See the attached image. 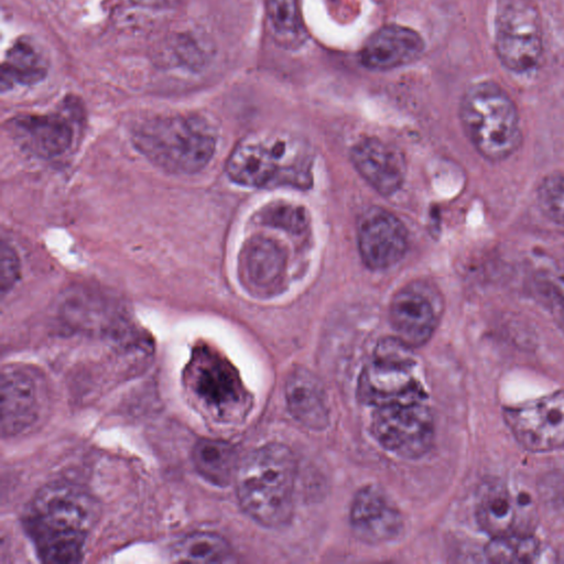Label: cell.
<instances>
[{"label": "cell", "instance_id": "6da1fadb", "mask_svg": "<svg viewBox=\"0 0 564 564\" xmlns=\"http://www.w3.org/2000/svg\"><path fill=\"white\" fill-rule=\"evenodd\" d=\"M97 511L93 497L76 485L57 481L40 489L31 502L26 528L42 561L78 562Z\"/></svg>", "mask_w": 564, "mask_h": 564}, {"label": "cell", "instance_id": "7a4b0ae2", "mask_svg": "<svg viewBox=\"0 0 564 564\" xmlns=\"http://www.w3.org/2000/svg\"><path fill=\"white\" fill-rule=\"evenodd\" d=\"M295 471L294 456L282 444H267L249 453L235 476L243 511L264 527L285 525L293 514Z\"/></svg>", "mask_w": 564, "mask_h": 564}, {"label": "cell", "instance_id": "3957f363", "mask_svg": "<svg viewBox=\"0 0 564 564\" xmlns=\"http://www.w3.org/2000/svg\"><path fill=\"white\" fill-rule=\"evenodd\" d=\"M312 154L305 143L289 134L259 135L241 141L227 162L231 181L248 187L312 183Z\"/></svg>", "mask_w": 564, "mask_h": 564}, {"label": "cell", "instance_id": "277c9868", "mask_svg": "<svg viewBox=\"0 0 564 564\" xmlns=\"http://www.w3.org/2000/svg\"><path fill=\"white\" fill-rule=\"evenodd\" d=\"M459 118L471 144L488 161L508 159L522 143L517 105L506 89L492 80L477 82L466 89Z\"/></svg>", "mask_w": 564, "mask_h": 564}, {"label": "cell", "instance_id": "5b68a950", "mask_svg": "<svg viewBox=\"0 0 564 564\" xmlns=\"http://www.w3.org/2000/svg\"><path fill=\"white\" fill-rule=\"evenodd\" d=\"M133 142L149 161L175 174L200 171L216 148L212 127L196 116L150 119L134 130Z\"/></svg>", "mask_w": 564, "mask_h": 564}, {"label": "cell", "instance_id": "8992f818", "mask_svg": "<svg viewBox=\"0 0 564 564\" xmlns=\"http://www.w3.org/2000/svg\"><path fill=\"white\" fill-rule=\"evenodd\" d=\"M494 46L501 64L514 73L534 68L543 53V28L532 0H499Z\"/></svg>", "mask_w": 564, "mask_h": 564}, {"label": "cell", "instance_id": "52a82bcc", "mask_svg": "<svg viewBox=\"0 0 564 564\" xmlns=\"http://www.w3.org/2000/svg\"><path fill=\"white\" fill-rule=\"evenodd\" d=\"M424 398L376 406L371 431L386 449L405 458H417L431 447L434 421Z\"/></svg>", "mask_w": 564, "mask_h": 564}, {"label": "cell", "instance_id": "ba28073f", "mask_svg": "<svg viewBox=\"0 0 564 564\" xmlns=\"http://www.w3.org/2000/svg\"><path fill=\"white\" fill-rule=\"evenodd\" d=\"M410 347L398 338L384 341L376 358L362 372L359 394L376 406L386 403L424 398L422 388L412 372Z\"/></svg>", "mask_w": 564, "mask_h": 564}, {"label": "cell", "instance_id": "9c48e42d", "mask_svg": "<svg viewBox=\"0 0 564 564\" xmlns=\"http://www.w3.org/2000/svg\"><path fill=\"white\" fill-rule=\"evenodd\" d=\"M503 419L518 443L528 451L564 447V391L506 408Z\"/></svg>", "mask_w": 564, "mask_h": 564}, {"label": "cell", "instance_id": "30bf717a", "mask_svg": "<svg viewBox=\"0 0 564 564\" xmlns=\"http://www.w3.org/2000/svg\"><path fill=\"white\" fill-rule=\"evenodd\" d=\"M438 295L423 282L399 290L390 304V322L397 338L410 348L424 345L432 336L438 315Z\"/></svg>", "mask_w": 564, "mask_h": 564}, {"label": "cell", "instance_id": "8fae6325", "mask_svg": "<svg viewBox=\"0 0 564 564\" xmlns=\"http://www.w3.org/2000/svg\"><path fill=\"white\" fill-rule=\"evenodd\" d=\"M357 241L360 257L370 269H387L405 253L408 232L392 213L372 207L359 219Z\"/></svg>", "mask_w": 564, "mask_h": 564}, {"label": "cell", "instance_id": "7c38bea8", "mask_svg": "<svg viewBox=\"0 0 564 564\" xmlns=\"http://www.w3.org/2000/svg\"><path fill=\"white\" fill-rule=\"evenodd\" d=\"M480 528L494 536L529 533L533 509L530 497L513 494L505 485H491L482 494L476 512Z\"/></svg>", "mask_w": 564, "mask_h": 564}, {"label": "cell", "instance_id": "4fadbf2b", "mask_svg": "<svg viewBox=\"0 0 564 564\" xmlns=\"http://www.w3.org/2000/svg\"><path fill=\"white\" fill-rule=\"evenodd\" d=\"M350 524L361 541L377 544L394 539L402 529V517L386 495L376 487L360 489L351 503Z\"/></svg>", "mask_w": 564, "mask_h": 564}, {"label": "cell", "instance_id": "5bb4252c", "mask_svg": "<svg viewBox=\"0 0 564 564\" xmlns=\"http://www.w3.org/2000/svg\"><path fill=\"white\" fill-rule=\"evenodd\" d=\"M424 42L414 30L391 24L377 30L360 51L361 64L376 70L395 68L415 61Z\"/></svg>", "mask_w": 564, "mask_h": 564}, {"label": "cell", "instance_id": "9a60e30c", "mask_svg": "<svg viewBox=\"0 0 564 564\" xmlns=\"http://www.w3.org/2000/svg\"><path fill=\"white\" fill-rule=\"evenodd\" d=\"M350 156L359 174L379 193L391 195L401 187L405 165L392 145L373 138L364 139L352 148Z\"/></svg>", "mask_w": 564, "mask_h": 564}, {"label": "cell", "instance_id": "2e32d148", "mask_svg": "<svg viewBox=\"0 0 564 564\" xmlns=\"http://www.w3.org/2000/svg\"><path fill=\"white\" fill-rule=\"evenodd\" d=\"M39 390L33 377L23 369L8 367L1 375V431L13 435L36 419Z\"/></svg>", "mask_w": 564, "mask_h": 564}, {"label": "cell", "instance_id": "e0dca14e", "mask_svg": "<svg viewBox=\"0 0 564 564\" xmlns=\"http://www.w3.org/2000/svg\"><path fill=\"white\" fill-rule=\"evenodd\" d=\"M283 249L263 236L250 238L243 246L239 269L245 284L257 294H269L280 286L285 273Z\"/></svg>", "mask_w": 564, "mask_h": 564}, {"label": "cell", "instance_id": "ac0fdd59", "mask_svg": "<svg viewBox=\"0 0 564 564\" xmlns=\"http://www.w3.org/2000/svg\"><path fill=\"white\" fill-rule=\"evenodd\" d=\"M285 399L292 416L303 425L322 430L328 424V406L323 387L307 369L295 368L285 383Z\"/></svg>", "mask_w": 564, "mask_h": 564}, {"label": "cell", "instance_id": "d6986e66", "mask_svg": "<svg viewBox=\"0 0 564 564\" xmlns=\"http://www.w3.org/2000/svg\"><path fill=\"white\" fill-rule=\"evenodd\" d=\"M15 135L34 154L51 158L70 145L72 127L61 115H32L15 119Z\"/></svg>", "mask_w": 564, "mask_h": 564}, {"label": "cell", "instance_id": "ffe728a7", "mask_svg": "<svg viewBox=\"0 0 564 564\" xmlns=\"http://www.w3.org/2000/svg\"><path fill=\"white\" fill-rule=\"evenodd\" d=\"M46 73L47 62L35 44L26 40L17 41L8 51L1 65V90L10 89L14 84H36L45 77Z\"/></svg>", "mask_w": 564, "mask_h": 564}, {"label": "cell", "instance_id": "44dd1931", "mask_svg": "<svg viewBox=\"0 0 564 564\" xmlns=\"http://www.w3.org/2000/svg\"><path fill=\"white\" fill-rule=\"evenodd\" d=\"M193 463L197 473L217 486L227 485L238 469L235 449L225 442L202 440L193 449Z\"/></svg>", "mask_w": 564, "mask_h": 564}, {"label": "cell", "instance_id": "7402d4cb", "mask_svg": "<svg viewBox=\"0 0 564 564\" xmlns=\"http://www.w3.org/2000/svg\"><path fill=\"white\" fill-rule=\"evenodd\" d=\"M193 387L202 401L219 406L228 394V373L221 364L200 351L193 365Z\"/></svg>", "mask_w": 564, "mask_h": 564}, {"label": "cell", "instance_id": "603a6c76", "mask_svg": "<svg viewBox=\"0 0 564 564\" xmlns=\"http://www.w3.org/2000/svg\"><path fill=\"white\" fill-rule=\"evenodd\" d=\"M173 556L180 562L221 563L230 561L231 552L221 536L208 532H194L177 542Z\"/></svg>", "mask_w": 564, "mask_h": 564}, {"label": "cell", "instance_id": "cb8c5ba5", "mask_svg": "<svg viewBox=\"0 0 564 564\" xmlns=\"http://www.w3.org/2000/svg\"><path fill=\"white\" fill-rule=\"evenodd\" d=\"M267 12L273 35L285 46H295L304 40V26L297 0H267Z\"/></svg>", "mask_w": 564, "mask_h": 564}, {"label": "cell", "instance_id": "d4e9b609", "mask_svg": "<svg viewBox=\"0 0 564 564\" xmlns=\"http://www.w3.org/2000/svg\"><path fill=\"white\" fill-rule=\"evenodd\" d=\"M485 553L494 563H529L538 556L539 542L529 533L494 536Z\"/></svg>", "mask_w": 564, "mask_h": 564}, {"label": "cell", "instance_id": "484cf974", "mask_svg": "<svg viewBox=\"0 0 564 564\" xmlns=\"http://www.w3.org/2000/svg\"><path fill=\"white\" fill-rule=\"evenodd\" d=\"M536 200L546 218L564 226V172L551 173L540 182Z\"/></svg>", "mask_w": 564, "mask_h": 564}, {"label": "cell", "instance_id": "4316f807", "mask_svg": "<svg viewBox=\"0 0 564 564\" xmlns=\"http://www.w3.org/2000/svg\"><path fill=\"white\" fill-rule=\"evenodd\" d=\"M263 224L282 228L291 232H301L307 224V216L302 207L290 204H275L261 215Z\"/></svg>", "mask_w": 564, "mask_h": 564}, {"label": "cell", "instance_id": "83f0119b", "mask_svg": "<svg viewBox=\"0 0 564 564\" xmlns=\"http://www.w3.org/2000/svg\"><path fill=\"white\" fill-rule=\"evenodd\" d=\"M0 286L2 293L9 291L19 276L20 264L14 249L6 242L1 243Z\"/></svg>", "mask_w": 564, "mask_h": 564}, {"label": "cell", "instance_id": "f1b7e54d", "mask_svg": "<svg viewBox=\"0 0 564 564\" xmlns=\"http://www.w3.org/2000/svg\"><path fill=\"white\" fill-rule=\"evenodd\" d=\"M139 1L142 3H147V4H161V3L167 2L169 0H139Z\"/></svg>", "mask_w": 564, "mask_h": 564}]
</instances>
